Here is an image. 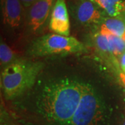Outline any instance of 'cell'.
<instances>
[{
  "label": "cell",
  "mask_w": 125,
  "mask_h": 125,
  "mask_svg": "<svg viewBox=\"0 0 125 125\" xmlns=\"http://www.w3.org/2000/svg\"><path fill=\"white\" fill-rule=\"evenodd\" d=\"M44 67L42 62L19 60L3 69L1 73V87L5 98L14 99L34 85Z\"/></svg>",
  "instance_id": "2"
},
{
  "label": "cell",
  "mask_w": 125,
  "mask_h": 125,
  "mask_svg": "<svg viewBox=\"0 0 125 125\" xmlns=\"http://www.w3.org/2000/svg\"><path fill=\"white\" fill-rule=\"evenodd\" d=\"M108 116L106 105L89 83L85 84L78 107L68 125H102Z\"/></svg>",
  "instance_id": "3"
},
{
  "label": "cell",
  "mask_w": 125,
  "mask_h": 125,
  "mask_svg": "<svg viewBox=\"0 0 125 125\" xmlns=\"http://www.w3.org/2000/svg\"><path fill=\"white\" fill-rule=\"evenodd\" d=\"M94 39L98 49L102 51V52L110 54L109 41L106 34H104L98 31L95 33L94 36Z\"/></svg>",
  "instance_id": "13"
},
{
  "label": "cell",
  "mask_w": 125,
  "mask_h": 125,
  "mask_svg": "<svg viewBox=\"0 0 125 125\" xmlns=\"http://www.w3.org/2000/svg\"><path fill=\"white\" fill-rule=\"evenodd\" d=\"M109 17H120L125 13L124 0H93Z\"/></svg>",
  "instance_id": "10"
},
{
  "label": "cell",
  "mask_w": 125,
  "mask_h": 125,
  "mask_svg": "<svg viewBox=\"0 0 125 125\" xmlns=\"http://www.w3.org/2000/svg\"><path fill=\"white\" fill-rule=\"evenodd\" d=\"M25 8H29L37 0H20Z\"/></svg>",
  "instance_id": "14"
},
{
  "label": "cell",
  "mask_w": 125,
  "mask_h": 125,
  "mask_svg": "<svg viewBox=\"0 0 125 125\" xmlns=\"http://www.w3.org/2000/svg\"><path fill=\"white\" fill-rule=\"evenodd\" d=\"M85 84L69 78L46 84L37 99L38 111L47 120L68 125L78 107Z\"/></svg>",
  "instance_id": "1"
},
{
  "label": "cell",
  "mask_w": 125,
  "mask_h": 125,
  "mask_svg": "<svg viewBox=\"0 0 125 125\" xmlns=\"http://www.w3.org/2000/svg\"><path fill=\"white\" fill-rule=\"evenodd\" d=\"M120 65L122 70H123L125 68V52L120 56Z\"/></svg>",
  "instance_id": "15"
},
{
  "label": "cell",
  "mask_w": 125,
  "mask_h": 125,
  "mask_svg": "<svg viewBox=\"0 0 125 125\" xmlns=\"http://www.w3.org/2000/svg\"><path fill=\"white\" fill-rule=\"evenodd\" d=\"M50 30L56 34L70 36V24L65 0H56L51 13Z\"/></svg>",
  "instance_id": "7"
},
{
  "label": "cell",
  "mask_w": 125,
  "mask_h": 125,
  "mask_svg": "<svg viewBox=\"0 0 125 125\" xmlns=\"http://www.w3.org/2000/svg\"><path fill=\"white\" fill-rule=\"evenodd\" d=\"M24 7L20 0H1L3 23L12 29L20 27L24 15Z\"/></svg>",
  "instance_id": "8"
},
{
  "label": "cell",
  "mask_w": 125,
  "mask_h": 125,
  "mask_svg": "<svg viewBox=\"0 0 125 125\" xmlns=\"http://www.w3.org/2000/svg\"><path fill=\"white\" fill-rule=\"evenodd\" d=\"M92 1H93V0H92Z\"/></svg>",
  "instance_id": "19"
},
{
  "label": "cell",
  "mask_w": 125,
  "mask_h": 125,
  "mask_svg": "<svg viewBox=\"0 0 125 125\" xmlns=\"http://www.w3.org/2000/svg\"><path fill=\"white\" fill-rule=\"evenodd\" d=\"M106 35L109 41L110 54L114 56H120L125 52V40L121 37L112 34Z\"/></svg>",
  "instance_id": "11"
},
{
  "label": "cell",
  "mask_w": 125,
  "mask_h": 125,
  "mask_svg": "<svg viewBox=\"0 0 125 125\" xmlns=\"http://www.w3.org/2000/svg\"><path fill=\"white\" fill-rule=\"evenodd\" d=\"M122 71L124 72L123 73H124V74H125V69H124V70H122Z\"/></svg>",
  "instance_id": "18"
},
{
  "label": "cell",
  "mask_w": 125,
  "mask_h": 125,
  "mask_svg": "<svg viewBox=\"0 0 125 125\" xmlns=\"http://www.w3.org/2000/svg\"><path fill=\"white\" fill-rule=\"evenodd\" d=\"M54 0H37L29 8L27 23L33 32H37L45 25L52 13Z\"/></svg>",
  "instance_id": "5"
},
{
  "label": "cell",
  "mask_w": 125,
  "mask_h": 125,
  "mask_svg": "<svg viewBox=\"0 0 125 125\" xmlns=\"http://www.w3.org/2000/svg\"><path fill=\"white\" fill-rule=\"evenodd\" d=\"M102 10L92 0H79L75 9L76 20L83 25H99L105 18Z\"/></svg>",
  "instance_id": "6"
},
{
  "label": "cell",
  "mask_w": 125,
  "mask_h": 125,
  "mask_svg": "<svg viewBox=\"0 0 125 125\" xmlns=\"http://www.w3.org/2000/svg\"><path fill=\"white\" fill-rule=\"evenodd\" d=\"M17 55L9 45L4 42H1L0 44V61L1 66L6 67L10 64L16 61Z\"/></svg>",
  "instance_id": "12"
},
{
  "label": "cell",
  "mask_w": 125,
  "mask_h": 125,
  "mask_svg": "<svg viewBox=\"0 0 125 125\" xmlns=\"http://www.w3.org/2000/svg\"><path fill=\"white\" fill-rule=\"evenodd\" d=\"M122 125H125V119L124 120V121H123V122H122Z\"/></svg>",
  "instance_id": "17"
},
{
  "label": "cell",
  "mask_w": 125,
  "mask_h": 125,
  "mask_svg": "<svg viewBox=\"0 0 125 125\" xmlns=\"http://www.w3.org/2000/svg\"><path fill=\"white\" fill-rule=\"evenodd\" d=\"M86 51L84 45L72 36L56 33L47 34L35 40L29 49L34 56L82 53Z\"/></svg>",
  "instance_id": "4"
},
{
  "label": "cell",
  "mask_w": 125,
  "mask_h": 125,
  "mask_svg": "<svg viewBox=\"0 0 125 125\" xmlns=\"http://www.w3.org/2000/svg\"><path fill=\"white\" fill-rule=\"evenodd\" d=\"M120 79L121 82L122 83V84L125 86V74L123 72H121L120 74Z\"/></svg>",
  "instance_id": "16"
},
{
  "label": "cell",
  "mask_w": 125,
  "mask_h": 125,
  "mask_svg": "<svg viewBox=\"0 0 125 125\" xmlns=\"http://www.w3.org/2000/svg\"><path fill=\"white\" fill-rule=\"evenodd\" d=\"M99 32L105 34H112L123 39L125 37V18L108 17L104 18L99 24Z\"/></svg>",
  "instance_id": "9"
}]
</instances>
